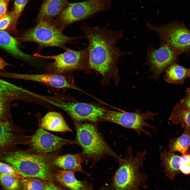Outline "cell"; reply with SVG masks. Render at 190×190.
Instances as JSON below:
<instances>
[{"label": "cell", "instance_id": "6da1fadb", "mask_svg": "<svg viewBox=\"0 0 190 190\" xmlns=\"http://www.w3.org/2000/svg\"><path fill=\"white\" fill-rule=\"evenodd\" d=\"M88 42V47L91 69L104 77L113 76L119 79L117 68L119 58L129 53L121 52L116 46L123 36L122 31L110 30L107 24L102 27H92L84 23L80 26Z\"/></svg>", "mask_w": 190, "mask_h": 190}, {"label": "cell", "instance_id": "7a4b0ae2", "mask_svg": "<svg viewBox=\"0 0 190 190\" xmlns=\"http://www.w3.org/2000/svg\"><path fill=\"white\" fill-rule=\"evenodd\" d=\"M57 153H40L15 146L0 151V161L11 166L22 177L46 181L54 177L57 170L53 162Z\"/></svg>", "mask_w": 190, "mask_h": 190}, {"label": "cell", "instance_id": "3957f363", "mask_svg": "<svg viewBox=\"0 0 190 190\" xmlns=\"http://www.w3.org/2000/svg\"><path fill=\"white\" fill-rule=\"evenodd\" d=\"M133 149L129 146L125 157L116 170L112 178L113 190H141L148 188L146 174L140 171L144 165L147 154L145 150L132 154Z\"/></svg>", "mask_w": 190, "mask_h": 190}, {"label": "cell", "instance_id": "277c9868", "mask_svg": "<svg viewBox=\"0 0 190 190\" xmlns=\"http://www.w3.org/2000/svg\"><path fill=\"white\" fill-rule=\"evenodd\" d=\"M76 130L74 144L81 148L85 160L96 163L104 157L111 156L119 163L123 159L115 154L106 143L96 126L92 124L75 121Z\"/></svg>", "mask_w": 190, "mask_h": 190}, {"label": "cell", "instance_id": "5b68a950", "mask_svg": "<svg viewBox=\"0 0 190 190\" xmlns=\"http://www.w3.org/2000/svg\"><path fill=\"white\" fill-rule=\"evenodd\" d=\"M62 31L52 22L40 20L37 21L34 27L21 34L18 39L22 42L35 43L41 48L57 47L66 50L68 49L65 46L66 44L72 43L76 39L84 38L70 37L64 35Z\"/></svg>", "mask_w": 190, "mask_h": 190}, {"label": "cell", "instance_id": "8992f818", "mask_svg": "<svg viewBox=\"0 0 190 190\" xmlns=\"http://www.w3.org/2000/svg\"><path fill=\"white\" fill-rule=\"evenodd\" d=\"M112 2V0H88L69 3L52 22L63 31L75 22L90 17L97 12L107 10Z\"/></svg>", "mask_w": 190, "mask_h": 190}, {"label": "cell", "instance_id": "52a82bcc", "mask_svg": "<svg viewBox=\"0 0 190 190\" xmlns=\"http://www.w3.org/2000/svg\"><path fill=\"white\" fill-rule=\"evenodd\" d=\"M33 55L55 60L47 66V73L65 74L75 70L88 71L91 70L87 47L78 50L68 48L64 52L56 55L46 56L36 53Z\"/></svg>", "mask_w": 190, "mask_h": 190}, {"label": "cell", "instance_id": "ba28073f", "mask_svg": "<svg viewBox=\"0 0 190 190\" xmlns=\"http://www.w3.org/2000/svg\"><path fill=\"white\" fill-rule=\"evenodd\" d=\"M158 114L149 111L145 112H142L139 108H137L133 112H119L105 110L104 114L101 119L133 130L139 136L144 133L152 137L151 132L145 130L144 127L150 128L155 132L157 131V129L146 121L147 120L154 121V117Z\"/></svg>", "mask_w": 190, "mask_h": 190}, {"label": "cell", "instance_id": "9c48e42d", "mask_svg": "<svg viewBox=\"0 0 190 190\" xmlns=\"http://www.w3.org/2000/svg\"><path fill=\"white\" fill-rule=\"evenodd\" d=\"M39 98L63 110L75 121L97 122L101 119L105 111L102 108L83 102L66 101L41 95Z\"/></svg>", "mask_w": 190, "mask_h": 190}, {"label": "cell", "instance_id": "30bf717a", "mask_svg": "<svg viewBox=\"0 0 190 190\" xmlns=\"http://www.w3.org/2000/svg\"><path fill=\"white\" fill-rule=\"evenodd\" d=\"M146 26L158 34L161 42L168 44L179 53L190 50V30L182 24L173 22L157 27L148 22Z\"/></svg>", "mask_w": 190, "mask_h": 190}, {"label": "cell", "instance_id": "8fae6325", "mask_svg": "<svg viewBox=\"0 0 190 190\" xmlns=\"http://www.w3.org/2000/svg\"><path fill=\"white\" fill-rule=\"evenodd\" d=\"M74 144V140L55 135L39 126L32 135L29 136L26 144L28 150L42 154L56 153L64 146Z\"/></svg>", "mask_w": 190, "mask_h": 190}, {"label": "cell", "instance_id": "7c38bea8", "mask_svg": "<svg viewBox=\"0 0 190 190\" xmlns=\"http://www.w3.org/2000/svg\"><path fill=\"white\" fill-rule=\"evenodd\" d=\"M146 64L149 70L153 73L152 78L158 79L160 74L174 63L179 52L168 44L161 42L159 48L155 49L152 47L147 49Z\"/></svg>", "mask_w": 190, "mask_h": 190}, {"label": "cell", "instance_id": "4fadbf2b", "mask_svg": "<svg viewBox=\"0 0 190 190\" xmlns=\"http://www.w3.org/2000/svg\"><path fill=\"white\" fill-rule=\"evenodd\" d=\"M70 73L59 74L46 73L41 74H22L1 72V76L43 83L58 89H71L80 90L70 79Z\"/></svg>", "mask_w": 190, "mask_h": 190}, {"label": "cell", "instance_id": "5bb4252c", "mask_svg": "<svg viewBox=\"0 0 190 190\" xmlns=\"http://www.w3.org/2000/svg\"><path fill=\"white\" fill-rule=\"evenodd\" d=\"M28 138L12 121L0 122V151L18 145H25Z\"/></svg>", "mask_w": 190, "mask_h": 190}, {"label": "cell", "instance_id": "9a60e30c", "mask_svg": "<svg viewBox=\"0 0 190 190\" xmlns=\"http://www.w3.org/2000/svg\"><path fill=\"white\" fill-rule=\"evenodd\" d=\"M85 160L81 153L62 155H59L57 153L53 158V165L56 168L79 172L89 176V174L83 170L81 165V164Z\"/></svg>", "mask_w": 190, "mask_h": 190}, {"label": "cell", "instance_id": "2e32d148", "mask_svg": "<svg viewBox=\"0 0 190 190\" xmlns=\"http://www.w3.org/2000/svg\"><path fill=\"white\" fill-rule=\"evenodd\" d=\"M75 172L57 169L55 177L57 180L70 190H93V186L87 181H80L75 178Z\"/></svg>", "mask_w": 190, "mask_h": 190}, {"label": "cell", "instance_id": "e0dca14e", "mask_svg": "<svg viewBox=\"0 0 190 190\" xmlns=\"http://www.w3.org/2000/svg\"><path fill=\"white\" fill-rule=\"evenodd\" d=\"M67 0H44L37 18L40 20L52 22L68 5Z\"/></svg>", "mask_w": 190, "mask_h": 190}, {"label": "cell", "instance_id": "ac0fdd59", "mask_svg": "<svg viewBox=\"0 0 190 190\" xmlns=\"http://www.w3.org/2000/svg\"><path fill=\"white\" fill-rule=\"evenodd\" d=\"M159 156L161 165L164 169L167 177L173 180L175 177L181 172L179 168L181 156L173 153L167 151L165 149L160 152Z\"/></svg>", "mask_w": 190, "mask_h": 190}, {"label": "cell", "instance_id": "d6986e66", "mask_svg": "<svg viewBox=\"0 0 190 190\" xmlns=\"http://www.w3.org/2000/svg\"><path fill=\"white\" fill-rule=\"evenodd\" d=\"M40 125L44 129L51 131L72 132L62 115L56 112H50L42 118Z\"/></svg>", "mask_w": 190, "mask_h": 190}, {"label": "cell", "instance_id": "ffe728a7", "mask_svg": "<svg viewBox=\"0 0 190 190\" xmlns=\"http://www.w3.org/2000/svg\"><path fill=\"white\" fill-rule=\"evenodd\" d=\"M0 47L13 55L25 60L33 58L20 50L17 40L4 31L0 30Z\"/></svg>", "mask_w": 190, "mask_h": 190}, {"label": "cell", "instance_id": "44dd1931", "mask_svg": "<svg viewBox=\"0 0 190 190\" xmlns=\"http://www.w3.org/2000/svg\"><path fill=\"white\" fill-rule=\"evenodd\" d=\"M164 79L167 83L172 84H183L186 79L190 77V69L173 63L165 70Z\"/></svg>", "mask_w": 190, "mask_h": 190}, {"label": "cell", "instance_id": "7402d4cb", "mask_svg": "<svg viewBox=\"0 0 190 190\" xmlns=\"http://www.w3.org/2000/svg\"><path fill=\"white\" fill-rule=\"evenodd\" d=\"M169 120L175 125L190 129V108L179 102L174 106Z\"/></svg>", "mask_w": 190, "mask_h": 190}, {"label": "cell", "instance_id": "603a6c76", "mask_svg": "<svg viewBox=\"0 0 190 190\" xmlns=\"http://www.w3.org/2000/svg\"><path fill=\"white\" fill-rule=\"evenodd\" d=\"M26 90L0 78V96L13 101L23 99Z\"/></svg>", "mask_w": 190, "mask_h": 190}, {"label": "cell", "instance_id": "cb8c5ba5", "mask_svg": "<svg viewBox=\"0 0 190 190\" xmlns=\"http://www.w3.org/2000/svg\"><path fill=\"white\" fill-rule=\"evenodd\" d=\"M190 146V129L186 128L179 136L170 139L169 151L173 153L177 151L184 155Z\"/></svg>", "mask_w": 190, "mask_h": 190}, {"label": "cell", "instance_id": "d4e9b609", "mask_svg": "<svg viewBox=\"0 0 190 190\" xmlns=\"http://www.w3.org/2000/svg\"><path fill=\"white\" fill-rule=\"evenodd\" d=\"M28 0H14L13 8L11 11L12 20L8 29V31L13 32H17L16 25L17 21L21 16Z\"/></svg>", "mask_w": 190, "mask_h": 190}, {"label": "cell", "instance_id": "484cf974", "mask_svg": "<svg viewBox=\"0 0 190 190\" xmlns=\"http://www.w3.org/2000/svg\"><path fill=\"white\" fill-rule=\"evenodd\" d=\"M20 180V190H44L46 183V181L36 178L22 177Z\"/></svg>", "mask_w": 190, "mask_h": 190}, {"label": "cell", "instance_id": "4316f807", "mask_svg": "<svg viewBox=\"0 0 190 190\" xmlns=\"http://www.w3.org/2000/svg\"><path fill=\"white\" fill-rule=\"evenodd\" d=\"M12 100L0 96V122L12 121L11 112Z\"/></svg>", "mask_w": 190, "mask_h": 190}, {"label": "cell", "instance_id": "83f0119b", "mask_svg": "<svg viewBox=\"0 0 190 190\" xmlns=\"http://www.w3.org/2000/svg\"><path fill=\"white\" fill-rule=\"evenodd\" d=\"M0 182L4 190H20L19 179L12 176L0 174Z\"/></svg>", "mask_w": 190, "mask_h": 190}, {"label": "cell", "instance_id": "f1b7e54d", "mask_svg": "<svg viewBox=\"0 0 190 190\" xmlns=\"http://www.w3.org/2000/svg\"><path fill=\"white\" fill-rule=\"evenodd\" d=\"M179 168L181 172L186 175L190 174V150L189 149L184 155H182L179 162Z\"/></svg>", "mask_w": 190, "mask_h": 190}, {"label": "cell", "instance_id": "f546056e", "mask_svg": "<svg viewBox=\"0 0 190 190\" xmlns=\"http://www.w3.org/2000/svg\"><path fill=\"white\" fill-rule=\"evenodd\" d=\"M0 174L11 176L20 180L22 177L11 166L0 161Z\"/></svg>", "mask_w": 190, "mask_h": 190}, {"label": "cell", "instance_id": "4dcf8cb0", "mask_svg": "<svg viewBox=\"0 0 190 190\" xmlns=\"http://www.w3.org/2000/svg\"><path fill=\"white\" fill-rule=\"evenodd\" d=\"M12 20L11 11H8L6 14L0 18V30L4 31L7 29L11 25Z\"/></svg>", "mask_w": 190, "mask_h": 190}, {"label": "cell", "instance_id": "1f68e13d", "mask_svg": "<svg viewBox=\"0 0 190 190\" xmlns=\"http://www.w3.org/2000/svg\"><path fill=\"white\" fill-rule=\"evenodd\" d=\"M10 0H0V18L8 12V7Z\"/></svg>", "mask_w": 190, "mask_h": 190}, {"label": "cell", "instance_id": "d6a6232c", "mask_svg": "<svg viewBox=\"0 0 190 190\" xmlns=\"http://www.w3.org/2000/svg\"><path fill=\"white\" fill-rule=\"evenodd\" d=\"M179 102L190 108V87L187 89L184 97Z\"/></svg>", "mask_w": 190, "mask_h": 190}, {"label": "cell", "instance_id": "836d02e7", "mask_svg": "<svg viewBox=\"0 0 190 190\" xmlns=\"http://www.w3.org/2000/svg\"><path fill=\"white\" fill-rule=\"evenodd\" d=\"M44 190H62L52 182H46Z\"/></svg>", "mask_w": 190, "mask_h": 190}, {"label": "cell", "instance_id": "e575fe53", "mask_svg": "<svg viewBox=\"0 0 190 190\" xmlns=\"http://www.w3.org/2000/svg\"><path fill=\"white\" fill-rule=\"evenodd\" d=\"M9 65L8 63L0 57V70L3 69L6 66Z\"/></svg>", "mask_w": 190, "mask_h": 190}, {"label": "cell", "instance_id": "d590c367", "mask_svg": "<svg viewBox=\"0 0 190 190\" xmlns=\"http://www.w3.org/2000/svg\"><path fill=\"white\" fill-rule=\"evenodd\" d=\"M156 189H157V190H159V189H158V188H156ZM174 190H180V189H175Z\"/></svg>", "mask_w": 190, "mask_h": 190}]
</instances>
